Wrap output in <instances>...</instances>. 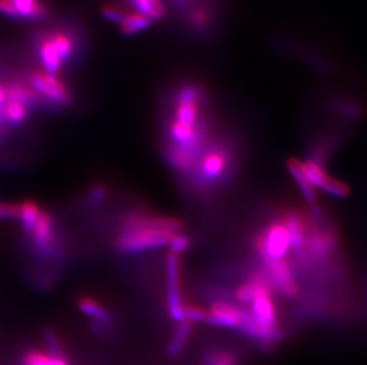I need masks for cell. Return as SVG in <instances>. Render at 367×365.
Returning a JSON list of instances; mask_svg holds the SVG:
<instances>
[{"instance_id": "1", "label": "cell", "mask_w": 367, "mask_h": 365, "mask_svg": "<svg viewBox=\"0 0 367 365\" xmlns=\"http://www.w3.org/2000/svg\"><path fill=\"white\" fill-rule=\"evenodd\" d=\"M184 229L177 218L150 214H131L125 218L114 247L120 253L137 254L169 246Z\"/></svg>"}, {"instance_id": "2", "label": "cell", "mask_w": 367, "mask_h": 365, "mask_svg": "<svg viewBox=\"0 0 367 365\" xmlns=\"http://www.w3.org/2000/svg\"><path fill=\"white\" fill-rule=\"evenodd\" d=\"M232 161V149L226 142H217L207 146L191 171L193 180L200 187H217L229 175Z\"/></svg>"}, {"instance_id": "3", "label": "cell", "mask_w": 367, "mask_h": 365, "mask_svg": "<svg viewBox=\"0 0 367 365\" xmlns=\"http://www.w3.org/2000/svg\"><path fill=\"white\" fill-rule=\"evenodd\" d=\"M271 287L272 286L270 281L266 279L262 286L259 287L255 298L252 299V302L248 304L251 306V309L248 311L251 313L259 328H262L265 333L270 347H274L275 344H277L283 338V331L279 326L277 309H276L274 293Z\"/></svg>"}, {"instance_id": "4", "label": "cell", "mask_w": 367, "mask_h": 365, "mask_svg": "<svg viewBox=\"0 0 367 365\" xmlns=\"http://www.w3.org/2000/svg\"><path fill=\"white\" fill-rule=\"evenodd\" d=\"M255 249L263 262L285 260L291 250L284 220L272 221L255 240Z\"/></svg>"}, {"instance_id": "5", "label": "cell", "mask_w": 367, "mask_h": 365, "mask_svg": "<svg viewBox=\"0 0 367 365\" xmlns=\"http://www.w3.org/2000/svg\"><path fill=\"white\" fill-rule=\"evenodd\" d=\"M29 85L47 104L64 107L73 100L67 86L57 78L56 75L49 74L47 71H31L29 74Z\"/></svg>"}, {"instance_id": "6", "label": "cell", "mask_w": 367, "mask_h": 365, "mask_svg": "<svg viewBox=\"0 0 367 365\" xmlns=\"http://www.w3.org/2000/svg\"><path fill=\"white\" fill-rule=\"evenodd\" d=\"M180 261L179 256L169 253L167 256V306L169 317L173 321L184 323L186 318V305L181 295Z\"/></svg>"}, {"instance_id": "7", "label": "cell", "mask_w": 367, "mask_h": 365, "mask_svg": "<svg viewBox=\"0 0 367 365\" xmlns=\"http://www.w3.org/2000/svg\"><path fill=\"white\" fill-rule=\"evenodd\" d=\"M264 265L266 268L265 276L270 281L271 286L277 288L285 298H296L300 288L288 261H269V262H264Z\"/></svg>"}, {"instance_id": "8", "label": "cell", "mask_w": 367, "mask_h": 365, "mask_svg": "<svg viewBox=\"0 0 367 365\" xmlns=\"http://www.w3.org/2000/svg\"><path fill=\"white\" fill-rule=\"evenodd\" d=\"M207 323L217 328H233L239 330L243 321V309L227 302H214L210 306Z\"/></svg>"}, {"instance_id": "9", "label": "cell", "mask_w": 367, "mask_h": 365, "mask_svg": "<svg viewBox=\"0 0 367 365\" xmlns=\"http://www.w3.org/2000/svg\"><path fill=\"white\" fill-rule=\"evenodd\" d=\"M30 236L36 249L44 254L49 252L55 239V223L53 216L43 210L34 230L31 231Z\"/></svg>"}, {"instance_id": "10", "label": "cell", "mask_w": 367, "mask_h": 365, "mask_svg": "<svg viewBox=\"0 0 367 365\" xmlns=\"http://www.w3.org/2000/svg\"><path fill=\"white\" fill-rule=\"evenodd\" d=\"M285 225L288 229L291 250L302 254L307 246L308 229L300 213L289 211L284 217Z\"/></svg>"}, {"instance_id": "11", "label": "cell", "mask_w": 367, "mask_h": 365, "mask_svg": "<svg viewBox=\"0 0 367 365\" xmlns=\"http://www.w3.org/2000/svg\"><path fill=\"white\" fill-rule=\"evenodd\" d=\"M37 56L41 61L43 67L49 74L56 75L64 67V62L61 60L59 52L54 47L53 42L50 41L48 35H42L37 41Z\"/></svg>"}, {"instance_id": "12", "label": "cell", "mask_w": 367, "mask_h": 365, "mask_svg": "<svg viewBox=\"0 0 367 365\" xmlns=\"http://www.w3.org/2000/svg\"><path fill=\"white\" fill-rule=\"evenodd\" d=\"M20 365H69L67 358L61 351L40 350L31 349L23 354L20 357Z\"/></svg>"}, {"instance_id": "13", "label": "cell", "mask_w": 367, "mask_h": 365, "mask_svg": "<svg viewBox=\"0 0 367 365\" xmlns=\"http://www.w3.org/2000/svg\"><path fill=\"white\" fill-rule=\"evenodd\" d=\"M302 170L308 180L315 189L325 190L327 185L330 184L333 178L328 175L326 168H323V164L318 158H309L307 161H301Z\"/></svg>"}, {"instance_id": "14", "label": "cell", "mask_w": 367, "mask_h": 365, "mask_svg": "<svg viewBox=\"0 0 367 365\" xmlns=\"http://www.w3.org/2000/svg\"><path fill=\"white\" fill-rule=\"evenodd\" d=\"M288 170L289 173L291 175L292 179L296 182L297 187H299L301 192L303 194V198L308 204H311V206L316 205V191H315V187L311 185V182L308 180L306 175H304L301 161H297L295 158H292V159L288 161Z\"/></svg>"}, {"instance_id": "15", "label": "cell", "mask_w": 367, "mask_h": 365, "mask_svg": "<svg viewBox=\"0 0 367 365\" xmlns=\"http://www.w3.org/2000/svg\"><path fill=\"white\" fill-rule=\"evenodd\" d=\"M78 307L83 314H86L87 317L92 318L97 321V324L106 326L112 323V318H111L109 311L97 299L87 297V295L81 297L78 302Z\"/></svg>"}, {"instance_id": "16", "label": "cell", "mask_w": 367, "mask_h": 365, "mask_svg": "<svg viewBox=\"0 0 367 365\" xmlns=\"http://www.w3.org/2000/svg\"><path fill=\"white\" fill-rule=\"evenodd\" d=\"M50 41L53 42L54 47L60 55L62 62H69L74 60L76 51V38L66 31H53L47 32Z\"/></svg>"}, {"instance_id": "17", "label": "cell", "mask_w": 367, "mask_h": 365, "mask_svg": "<svg viewBox=\"0 0 367 365\" xmlns=\"http://www.w3.org/2000/svg\"><path fill=\"white\" fill-rule=\"evenodd\" d=\"M0 114L8 126H19L27 120L29 107L19 101L8 100L0 109Z\"/></svg>"}, {"instance_id": "18", "label": "cell", "mask_w": 367, "mask_h": 365, "mask_svg": "<svg viewBox=\"0 0 367 365\" xmlns=\"http://www.w3.org/2000/svg\"><path fill=\"white\" fill-rule=\"evenodd\" d=\"M19 18L40 20L48 16V8L41 0H12Z\"/></svg>"}, {"instance_id": "19", "label": "cell", "mask_w": 367, "mask_h": 365, "mask_svg": "<svg viewBox=\"0 0 367 365\" xmlns=\"http://www.w3.org/2000/svg\"><path fill=\"white\" fill-rule=\"evenodd\" d=\"M42 211H43V209L40 206L37 202L31 201V199L24 201L22 204H19L18 221L22 224L23 230L25 231L28 235H30L31 231L34 230Z\"/></svg>"}, {"instance_id": "20", "label": "cell", "mask_w": 367, "mask_h": 365, "mask_svg": "<svg viewBox=\"0 0 367 365\" xmlns=\"http://www.w3.org/2000/svg\"><path fill=\"white\" fill-rule=\"evenodd\" d=\"M130 3L135 6L136 11L148 16L152 22L164 18L167 15L163 0H130Z\"/></svg>"}, {"instance_id": "21", "label": "cell", "mask_w": 367, "mask_h": 365, "mask_svg": "<svg viewBox=\"0 0 367 365\" xmlns=\"http://www.w3.org/2000/svg\"><path fill=\"white\" fill-rule=\"evenodd\" d=\"M151 23L152 20L148 16L137 11L131 12V13H125L124 18L120 23V29L123 31V34L131 36L148 29Z\"/></svg>"}, {"instance_id": "22", "label": "cell", "mask_w": 367, "mask_h": 365, "mask_svg": "<svg viewBox=\"0 0 367 365\" xmlns=\"http://www.w3.org/2000/svg\"><path fill=\"white\" fill-rule=\"evenodd\" d=\"M191 331H193V323L191 321L180 323L172 342L169 344L168 354L172 357H176L184 350L188 340L191 338Z\"/></svg>"}, {"instance_id": "23", "label": "cell", "mask_w": 367, "mask_h": 365, "mask_svg": "<svg viewBox=\"0 0 367 365\" xmlns=\"http://www.w3.org/2000/svg\"><path fill=\"white\" fill-rule=\"evenodd\" d=\"M203 365H240V358L232 350H212L203 358Z\"/></svg>"}, {"instance_id": "24", "label": "cell", "mask_w": 367, "mask_h": 365, "mask_svg": "<svg viewBox=\"0 0 367 365\" xmlns=\"http://www.w3.org/2000/svg\"><path fill=\"white\" fill-rule=\"evenodd\" d=\"M333 109L341 116H349V118H359L360 107L356 102L349 100H337L334 102Z\"/></svg>"}, {"instance_id": "25", "label": "cell", "mask_w": 367, "mask_h": 365, "mask_svg": "<svg viewBox=\"0 0 367 365\" xmlns=\"http://www.w3.org/2000/svg\"><path fill=\"white\" fill-rule=\"evenodd\" d=\"M191 237L187 235L179 233L175 235L170 243H169V248H170V253L179 255V254L184 253L191 247Z\"/></svg>"}, {"instance_id": "26", "label": "cell", "mask_w": 367, "mask_h": 365, "mask_svg": "<svg viewBox=\"0 0 367 365\" xmlns=\"http://www.w3.org/2000/svg\"><path fill=\"white\" fill-rule=\"evenodd\" d=\"M325 192L335 198H345L349 194V187L346 182L333 178V180L327 185Z\"/></svg>"}, {"instance_id": "27", "label": "cell", "mask_w": 367, "mask_h": 365, "mask_svg": "<svg viewBox=\"0 0 367 365\" xmlns=\"http://www.w3.org/2000/svg\"><path fill=\"white\" fill-rule=\"evenodd\" d=\"M19 204L0 202V221H18Z\"/></svg>"}, {"instance_id": "28", "label": "cell", "mask_w": 367, "mask_h": 365, "mask_svg": "<svg viewBox=\"0 0 367 365\" xmlns=\"http://www.w3.org/2000/svg\"><path fill=\"white\" fill-rule=\"evenodd\" d=\"M102 13H104V16H105L106 18L109 19V20L118 23V24L121 23L125 16L124 11H121L120 8L113 6V5H106L104 10H102Z\"/></svg>"}, {"instance_id": "29", "label": "cell", "mask_w": 367, "mask_h": 365, "mask_svg": "<svg viewBox=\"0 0 367 365\" xmlns=\"http://www.w3.org/2000/svg\"><path fill=\"white\" fill-rule=\"evenodd\" d=\"M0 12L4 15L12 17V18H18L19 16L16 11L15 5L12 3V0H0Z\"/></svg>"}, {"instance_id": "30", "label": "cell", "mask_w": 367, "mask_h": 365, "mask_svg": "<svg viewBox=\"0 0 367 365\" xmlns=\"http://www.w3.org/2000/svg\"><path fill=\"white\" fill-rule=\"evenodd\" d=\"M177 5H180L181 8H184L189 4L191 0H174Z\"/></svg>"}]
</instances>
